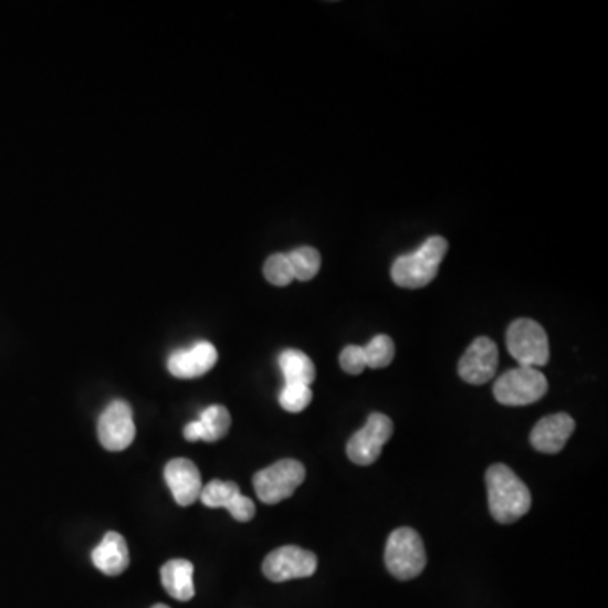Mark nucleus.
<instances>
[{"label":"nucleus","mask_w":608,"mask_h":608,"mask_svg":"<svg viewBox=\"0 0 608 608\" xmlns=\"http://www.w3.org/2000/svg\"><path fill=\"white\" fill-rule=\"evenodd\" d=\"M316 568H318V558L315 553L297 546L277 547L269 553L268 558L262 563L265 578L274 584L308 578Z\"/></svg>","instance_id":"nucleus-7"},{"label":"nucleus","mask_w":608,"mask_h":608,"mask_svg":"<svg viewBox=\"0 0 608 608\" xmlns=\"http://www.w3.org/2000/svg\"><path fill=\"white\" fill-rule=\"evenodd\" d=\"M92 562L95 568L101 569L104 575L118 576L129 568V547L126 539L118 533L105 534L102 543L92 553Z\"/></svg>","instance_id":"nucleus-16"},{"label":"nucleus","mask_w":608,"mask_h":608,"mask_svg":"<svg viewBox=\"0 0 608 608\" xmlns=\"http://www.w3.org/2000/svg\"><path fill=\"white\" fill-rule=\"evenodd\" d=\"M193 563L188 559H171L161 568L165 590L179 601H190L195 597Z\"/></svg>","instance_id":"nucleus-17"},{"label":"nucleus","mask_w":608,"mask_h":608,"mask_svg":"<svg viewBox=\"0 0 608 608\" xmlns=\"http://www.w3.org/2000/svg\"><path fill=\"white\" fill-rule=\"evenodd\" d=\"M264 276L274 286H287L293 283V269H291L287 254H274L265 261Z\"/></svg>","instance_id":"nucleus-22"},{"label":"nucleus","mask_w":608,"mask_h":608,"mask_svg":"<svg viewBox=\"0 0 608 608\" xmlns=\"http://www.w3.org/2000/svg\"><path fill=\"white\" fill-rule=\"evenodd\" d=\"M313 392L310 386L301 384H286L280 394V405L284 411L301 412L308 408L312 402Z\"/></svg>","instance_id":"nucleus-21"},{"label":"nucleus","mask_w":608,"mask_h":608,"mask_svg":"<svg viewBox=\"0 0 608 608\" xmlns=\"http://www.w3.org/2000/svg\"><path fill=\"white\" fill-rule=\"evenodd\" d=\"M387 569L394 578L412 580L426 566V549L421 536L411 527H399L390 534L384 553Z\"/></svg>","instance_id":"nucleus-3"},{"label":"nucleus","mask_w":608,"mask_h":608,"mask_svg":"<svg viewBox=\"0 0 608 608\" xmlns=\"http://www.w3.org/2000/svg\"><path fill=\"white\" fill-rule=\"evenodd\" d=\"M200 501L210 509H227L239 523L254 520L255 504L251 499L240 494L237 483L211 480L201 489Z\"/></svg>","instance_id":"nucleus-11"},{"label":"nucleus","mask_w":608,"mask_h":608,"mask_svg":"<svg viewBox=\"0 0 608 608\" xmlns=\"http://www.w3.org/2000/svg\"><path fill=\"white\" fill-rule=\"evenodd\" d=\"M232 418H230L229 409L223 406H210L201 412L198 421L190 422L185 426V438L188 441H207V443H216L222 440L229 433Z\"/></svg>","instance_id":"nucleus-15"},{"label":"nucleus","mask_w":608,"mask_h":608,"mask_svg":"<svg viewBox=\"0 0 608 608\" xmlns=\"http://www.w3.org/2000/svg\"><path fill=\"white\" fill-rule=\"evenodd\" d=\"M489 509L501 524H514L530 512L533 499L526 483L507 465H492L485 473Z\"/></svg>","instance_id":"nucleus-1"},{"label":"nucleus","mask_w":608,"mask_h":608,"mask_svg":"<svg viewBox=\"0 0 608 608\" xmlns=\"http://www.w3.org/2000/svg\"><path fill=\"white\" fill-rule=\"evenodd\" d=\"M575 431V419L566 412L546 416L531 431V444L541 453H559Z\"/></svg>","instance_id":"nucleus-14"},{"label":"nucleus","mask_w":608,"mask_h":608,"mask_svg":"<svg viewBox=\"0 0 608 608\" xmlns=\"http://www.w3.org/2000/svg\"><path fill=\"white\" fill-rule=\"evenodd\" d=\"M294 280L312 281L322 268V255L316 249L300 248L287 254Z\"/></svg>","instance_id":"nucleus-19"},{"label":"nucleus","mask_w":608,"mask_h":608,"mask_svg":"<svg viewBox=\"0 0 608 608\" xmlns=\"http://www.w3.org/2000/svg\"><path fill=\"white\" fill-rule=\"evenodd\" d=\"M509 354L521 367H543L549 361V340L539 323L530 318L515 319L507 329Z\"/></svg>","instance_id":"nucleus-4"},{"label":"nucleus","mask_w":608,"mask_h":608,"mask_svg":"<svg viewBox=\"0 0 608 608\" xmlns=\"http://www.w3.org/2000/svg\"><path fill=\"white\" fill-rule=\"evenodd\" d=\"M219 352L210 342H198L190 348L172 352L168 358V369L178 379H197L216 367Z\"/></svg>","instance_id":"nucleus-12"},{"label":"nucleus","mask_w":608,"mask_h":608,"mask_svg":"<svg viewBox=\"0 0 608 608\" xmlns=\"http://www.w3.org/2000/svg\"><path fill=\"white\" fill-rule=\"evenodd\" d=\"M340 367L345 373L350 376H358L367 369L365 364L364 348L357 347V345H348L342 350L340 354Z\"/></svg>","instance_id":"nucleus-23"},{"label":"nucleus","mask_w":608,"mask_h":608,"mask_svg":"<svg viewBox=\"0 0 608 608\" xmlns=\"http://www.w3.org/2000/svg\"><path fill=\"white\" fill-rule=\"evenodd\" d=\"M394 433V424L386 415L373 412L365 422L364 428L350 438L347 444L348 459L355 465H373L379 460L384 444L390 440Z\"/></svg>","instance_id":"nucleus-8"},{"label":"nucleus","mask_w":608,"mask_h":608,"mask_svg":"<svg viewBox=\"0 0 608 608\" xmlns=\"http://www.w3.org/2000/svg\"><path fill=\"white\" fill-rule=\"evenodd\" d=\"M447 252L448 242L443 237H430L418 251L396 259L390 269L394 283L406 290L428 286L437 277Z\"/></svg>","instance_id":"nucleus-2"},{"label":"nucleus","mask_w":608,"mask_h":608,"mask_svg":"<svg viewBox=\"0 0 608 608\" xmlns=\"http://www.w3.org/2000/svg\"><path fill=\"white\" fill-rule=\"evenodd\" d=\"M499 350L491 338L479 337L467 348L459 361V374L465 382L482 386L497 373Z\"/></svg>","instance_id":"nucleus-10"},{"label":"nucleus","mask_w":608,"mask_h":608,"mask_svg":"<svg viewBox=\"0 0 608 608\" xmlns=\"http://www.w3.org/2000/svg\"><path fill=\"white\" fill-rule=\"evenodd\" d=\"M306 470L297 460H280L254 475V489L264 504H280L304 482Z\"/></svg>","instance_id":"nucleus-6"},{"label":"nucleus","mask_w":608,"mask_h":608,"mask_svg":"<svg viewBox=\"0 0 608 608\" xmlns=\"http://www.w3.org/2000/svg\"><path fill=\"white\" fill-rule=\"evenodd\" d=\"M153 608H169V607H166V605H163V604H158V605H155V607Z\"/></svg>","instance_id":"nucleus-24"},{"label":"nucleus","mask_w":608,"mask_h":608,"mask_svg":"<svg viewBox=\"0 0 608 608\" xmlns=\"http://www.w3.org/2000/svg\"><path fill=\"white\" fill-rule=\"evenodd\" d=\"M280 367L283 370L286 384H301V386H312L316 377L315 364L308 355L300 350H284L280 355Z\"/></svg>","instance_id":"nucleus-18"},{"label":"nucleus","mask_w":608,"mask_h":608,"mask_svg":"<svg viewBox=\"0 0 608 608\" xmlns=\"http://www.w3.org/2000/svg\"><path fill=\"white\" fill-rule=\"evenodd\" d=\"M547 380L534 367H517L495 380L494 396L504 406H530L546 396Z\"/></svg>","instance_id":"nucleus-5"},{"label":"nucleus","mask_w":608,"mask_h":608,"mask_svg":"<svg viewBox=\"0 0 608 608\" xmlns=\"http://www.w3.org/2000/svg\"><path fill=\"white\" fill-rule=\"evenodd\" d=\"M98 440L108 451H122L136 438L133 409L126 401H112L98 418Z\"/></svg>","instance_id":"nucleus-9"},{"label":"nucleus","mask_w":608,"mask_h":608,"mask_svg":"<svg viewBox=\"0 0 608 608\" xmlns=\"http://www.w3.org/2000/svg\"><path fill=\"white\" fill-rule=\"evenodd\" d=\"M165 479L171 489L172 497L181 507L195 504L200 499L201 475L191 460L175 459L166 465Z\"/></svg>","instance_id":"nucleus-13"},{"label":"nucleus","mask_w":608,"mask_h":608,"mask_svg":"<svg viewBox=\"0 0 608 608\" xmlns=\"http://www.w3.org/2000/svg\"><path fill=\"white\" fill-rule=\"evenodd\" d=\"M361 348H364L365 364L370 369H384V367L390 365L394 355H396L392 338L387 337V335H377Z\"/></svg>","instance_id":"nucleus-20"}]
</instances>
